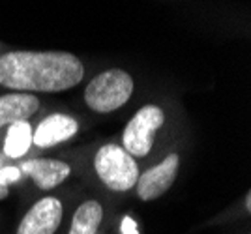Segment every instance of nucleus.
I'll return each mask as SVG.
<instances>
[{
  "label": "nucleus",
  "instance_id": "obj_4",
  "mask_svg": "<svg viewBox=\"0 0 251 234\" xmlns=\"http://www.w3.org/2000/svg\"><path fill=\"white\" fill-rule=\"evenodd\" d=\"M165 122V113L157 105H145L127 122L122 135V148L131 158H145L154 146L157 129Z\"/></svg>",
  "mask_w": 251,
  "mask_h": 234
},
{
  "label": "nucleus",
  "instance_id": "obj_7",
  "mask_svg": "<svg viewBox=\"0 0 251 234\" xmlns=\"http://www.w3.org/2000/svg\"><path fill=\"white\" fill-rule=\"evenodd\" d=\"M79 131V124L70 115H51L38 124V128L32 131V144L38 148H51L54 144H60L64 140L72 139Z\"/></svg>",
  "mask_w": 251,
  "mask_h": 234
},
{
  "label": "nucleus",
  "instance_id": "obj_3",
  "mask_svg": "<svg viewBox=\"0 0 251 234\" xmlns=\"http://www.w3.org/2000/svg\"><path fill=\"white\" fill-rule=\"evenodd\" d=\"M94 169L98 178L111 191H129L139 180V165L118 144H105L96 152Z\"/></svg>",
  "mask_w": 251,
  "mask_h": 234
},
{
  "label": "nucleus",
  "instance_id": "obj_6",
  "mask_svg": "<svg viewBox=\"0 0 251 234\" xmlns=\"http://www.w3.org/2000/svg\"><path fill=\"white\" fill-rule=\"evenodd\" d=\"M64 208L60 199L43 197L25 213L15 234H54L62 223Z\"/></svg>",
  "mask_w": 251,
  "mask_h": 234
},
{
  "label": "nucleus",
  "instance_id": "obj_15",
  "mask_svg": "<svg viewBox=\"0 0 251 234\" xmlns=\"http://www.w3.org/2000/svg\"><path fill=\"white\" fill-rule=\"evenodd\" d=\"M246 210L251 212V193L250 191L246 193Z\"/></svg>",
  "mask_w": 251,
  "mask_h": 234
},
{
  "label": "nucleus",
  "instance_id": "obj_14",
  "mask_svg": "<svg viewBox=\"0 0 251 234\" xmlns=\"http://www.w3.org/2000/svg\"><path fill=\"white\" fill-rule=\"evenodd\" d=\"M8 195H10V187L4 186V184H0V201H4Z\"/></svg>",
  "mask_w": 251,
  "mask_h": 234
},
{
  "label": "nucleus",
  "instance_id": "obj_5",
  "mask_svg": "<svg viewBox=\"0 0 251 234\" xmlns=\"http://www.w3.org/2000/svg\"><path fill=\"white\" fill-rule=\"evenodd\" d=\"M178 167H180V156L169 154L165 160L148 169L145 174H139V180L135 184L139 199L156 201L161 195H165L176 180Z\"/></svg>",
  "mask_w": 251,
  "mask_h": 234
},
{
  "label": "nucleus",
  "instance_id": "obj_1",
  "mask_svg": "<svg viewBox=\"0 0 251 234\" xmlns=\"http://www.w3.org/2000/svg\"><path fill=\"white\" fill-rule=\"evenodd\" d=\"M83 77V62L66 51H11L0 56V86L13 92H64Z\"/></svg>",
  "mask_w": 251,
  "mask_h": 234
},
{
  "label": "nucleus",
  "instance_id": "obj_9",
  "mask_svg": "<svg viewBox=\"0 0 251 234\" xmlns=\"http://www.w3.org/2000/svg\"><path fill=\"white\" fill-rule=\"evenodd\" d=\"M40 111V99L28 92H11L0 96V128L28 120Z\"/></svg>",
  "mask_w": 251,
  "mask_h": 234
},
{
  "label": "nucleus",
  "instance_id": "obj_11",
  "mask_svg": "<svg viewBox=\"0 0 251 234\" xmlns=\"http://www.w3.org/2000/svg\"><path fill=\"white\" fill-rule=\"evenodd\" d=\"M32 131L30 124L26 120H21V122H15V124H10L8 128V133H6V139H4V154L8 158H23L28 150H30L32 144Z\"/></svg>",
  "mask_w": 251,
  "mask_h": 234
},
{
  "label": "nucleus",
  "instance_id": "obj_10",
  "mask_svg": "<svg viewBox=\"0 0 251 234\" xmlns=\"http://www.w3.org/2000/svg\"><path fill=\"white\" fill-rule=\"evenodd\" d=\"M103 219V206L98 201L83 202L74 213L68 234H96Z\"/></svg>",
  "mask_w": 251,
  "mask_h": 234
},
{
  "label": "nucleus",
  "instance_id": "obj_8",
  "mask_svg": "<svg viewBox=\"0 0 251 234\" xmlns=\"http://www.w3.org/2000/svg\"><path fill=\"white\" fill-rule=\"evenodd\" d=\"M21 172L26 176H30L32 182L43 189V191H51L56 186H60L62 182L68 180V176L72 174V167L60 160H32L25 161L21 165Z\"/></svg>",
  "mask_w": 251,
  "mask_h": 234
},
{
  "label": "nucleus",
  "instance_id": "obj_2",
  "mask_svg": "<svg viewBox=\"0 0 251 234\" xmlns=\"http://www.w3.org/2000/svg\"><path fill=\"white\" fill-rule=\"evenodd\" d=\"M133 77L124 70H107L96 75L84 88V101L94 113L107 115L120 109L133 94Z\"/></svg>",
  "mask_w": 251,
  "mask_h": 234
},
{
  "label": "nucleus",
  "instance_id": "obj_12",
  "mask_svg": "<svg viewBox=\"0 0 251 234\" xmlns=\"http://www.w3.org/2000/svg\"><path fill=\"white\" fill-rule=\"evenodd\" d=\"M21 170L17 167H0V184L10 186L11 182H17L21 178Z\"/></svg>",
  "mask_w": 251,
  "mask_h": 234
},
{
  "label": "nucleus",
  "instance_id": "obj_13",
  "mask_svg": "<svg viewBox=\"0 0 251 234\" xmlns=\"http://www.w3.org/2000/svg\"><path fill=\"white\" fill-rule=\"evenodd\" d=\"M122 233L124 234H139L135 221H133L131 217H124V221H122Z\"/></svg>",
  "mask_w": 251,
  "mask_h": 234
}]
</instances>
